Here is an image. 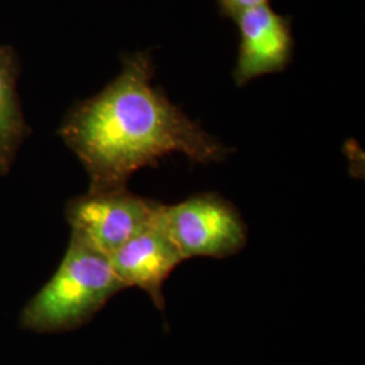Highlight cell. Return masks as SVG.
<instances>
[{"mask_svg":"<svg viewBox=\"0 0 365 365\" xmlns=\"http://www.w3.org/2000/svg\"><path fill=\"white\" fill-rule=\"evenodd\" d=\"M123 289L110 257L71 237L52 277L22 309L19 325L41 334L75 330Z\"/></svg>","mask_w":365,"mask_h":365,"instance_id":"2","label":"cell"},{"mask_svg":"<svg viewBox=\"0 0 365 365\" xmlns=\"http://www.w3.org/2000/svg\"><path fill=\"white\" fill-rule=\"evenodd\" d=\"M110 260L123 287L141 288L161 312L165 309L164 283L185 261L164 230L160 215L153 225L111 255Z\"/></svg>","mask_w":365,"mask_h":365,"instance_id":"6","label":"cell"},{"mask_svg":"<svg viewBox=\"0 0 365 365\" xmlns=\"http://www.w3.org/2000/svg\"><path fill=\"white\" fill-rule=\"evenodd\" d=\"M235 24L240 30V49L233 78L238 87L287 68L295 45L289 18L265 3L242 14Z\"/></svg>","mask_w":365,"mask_h":365,"instance_id":"5","label":"cell"},{"mask_svg":"<svg viewBox=\"0 0 365 365\" xmlns=\"http://www.w3.org/2000/svg\"><path fill=\"white\" fill-rule=\"evenodd\" d=\"M160 222L182 259H226L245 248L248 226L233 203L218 194L190 196L163 206Z\"/></svg>","mask_w":365,"mask_h":365,"instance_id":"3","label":"cell"},{"mask_svg":"<svg viewBox=\"0 0 365 365\" xmlns=\"http://www.w3.org/2000/svg\"><path fill=\"white\" fill-rule=\"evenodd\" d=\"M268 3V0H218L222 15L237 21L242 14Z\"/></svg>","mask_w":365,"mask_h":365,"instance_id":"8","label":"cell"},{"mask_svg":"<svg viewBox=\"0 0 365 365\" xmlns=\"http://www.w3.org/2000/svg\"><path fill=\"white\" fill-rule=\"evenodd\" d=\"M164 205L135 195L129 188L88 191L68 200L66 218L71 237L111 256L157 221Z\"/></svg>","mask_w":365,"mask_h":365,"instance_id":"4","label":"cell"},{"mask_svg":"<svg viewBox=\"0 0 365 365\" xmlns=\"http://www.w3.org/2000/svg\"><path fill=\"white\" fill-rule=\"evenodd\" d=\"M153 78L150 53H126L120 72L102 91L68 110L58 135L87 172L88 191L128 188L135 172L175 153L202 165L223 163L232 153L173 105Z\"/></svg>","mask_w":365,"mask_h":365,"instance_id":"1","label":"cell"},{"mask_svg":"<svg viewBox=\"0 0 365 365\" xmlns=\"http://www.w3.org/2000/svg\"><path fill=\"white\" fill-rule=\"evenodd\" d=\"M19 75L21 63L15 48L0 43V176L10 173L31 134L18 93Z\"/></svg>","mask_w":365,"mask_h":365,"instance_id":"7","label":"cell"}]
</instances>
